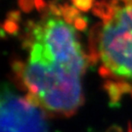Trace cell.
Wrapping results in <instances>:
<instances>
[{
  "mask_svg": "<svg viewBox=\"0 0 132 132\" xmlns=\"http://www.w3.org/2000/svg\"><path fill=\"white\" fill-rule=\"evenodd\" d=\"M85 69L86 57L71 23L49 15L34 24L22 71L28 100L51 113L71 116L83 101Z\"/></svg>",
  "mask_w": 132,
  "mask_h": 132,
  "instance_id": "cell-1",
  "label": "cell"
},
{
  "mask_svg": "<svg viewBox=\"0 0 132 132\" xmlns=\"http://www.w3.org/2000/svg\"><path fill=\"white\" fill-rule=\"evenodd\" d=\"M98 52L109 72L132 80V2L111 9L100 31Z\"/></svg>",
  "mask_w": 132,
  "mask_h": 132,
  "instance_id": "cell-2",
  "label": "cell"
},
{
  "mask_svg": "<svg viewBox=\"0 0 132 132\" xmlns=\"http://www.w3.org/2000/svg\"><path fill=\"white\" fill-rule=\"evenodd\" d=\"M41 109L27 97L3 86L1 94V132H48Z\"/></svg>",
  "mask_w": 132,
  "mask_h": 132,
  "instance_id": "cell-3",
  "label": "cell"
}]
</instances>
